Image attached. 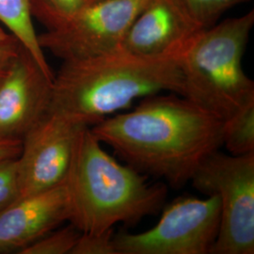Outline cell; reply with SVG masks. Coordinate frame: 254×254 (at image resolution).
Masks as SVG:
<instances>
[{"mask_svg": "<svg viewBox=\"0 0 254 254\" xmlns=\"http://www.w3.org/2000/svg\"><path fill=\"white\" fill-rule=\"evenodd\" d=\"M200 30L180 0H151L129 27L122 48L141 56L172 54Z\"/></svg>", "mask_w": 254, "mask_h": 254, "instance_id": "obj_11", "label": "cell"}, {"mask_svg": "<svg viewBox=\"0 0 254 254\" xmlns=\"http://www.w3.org/2000/svg\"><path fill=\"white\" fill-rule=\"evenodd\" d=\"M22 141L0 138V159L17 157L21 151Z\"/></svg>", "mask_w": 254, "mask_h": 254, "instance_id": "obj_20", "label": "cell"}, {"mask_svg": "<svg viewBox=\"0 0 254 254\" xmlns=\"http://www.w3.org/2000/svg\"><path fill=\"white\" fill-rule=\"evenodd\" d=\"M92 1H97V0H87V3H89V2H92Z\"/></svg>", "mask_w": 254, "mask_h": 254, "instance_id": "obj_22", "label": "cell"}, {"mask_svg": "<svg viewBox=\"0 0 254 254\" xmlns=\"http://www.w3.org/2000/svg\"><path fill=\"white\" fill-rule=\"evenodd\" d=\"M85 127L82 119L48 109L27 132L17 157L21 198L64 184Z\"/></svg>", "mask_w": 254, "mask_h": 254, "instance_id": "obj_8", "label": "cell"}, {"mask_svg": "<svg viewBox=\"0 0 254 254\" xmlns=\"http://www.w3.org/2000/svg\"><path fill=\"white\" fill-rule=\"evenodd\" d=\"M17 157L0 159V211L21 198Z\"/></svg>", "mask_w": 254, "mask_h": 254, "instance_id": "obj_17", "label": "cell"}, {"mask_svg": "<svg viewBox=\"0 0 254 254\" xmlns=\"http://www.w3.org/2000/svg\"><path fill=\"white\" fill-rule=\"evenodd\" d=\"M80 235L81 232L70 223L66 227L51 231L19 254H72Z\"/></svg>", "mask_w": 254, "mask_h": 254, "instance_id": "obj_15", "label": "cell"}, {"mask_svg": "<svg viewBox=\"0 0 254 254\" xmlns=\"http://www.w3.org/2000/svg\"><path fill=\"white\" fill-rule=\"evenodd\" d=\"M220 224L218 197H180L162 208L154 227L138 234L119 232L118 254H208Z\"/></svg>", "mask_w": 254, "mask_h": 254, "instance_id": "obj_6", "label": "cell"}, {"mask_svg": "<svg viewBox=\"0 0 254 254\" xmlns=\"http://www.w3.org/2000/svg\"><path fill=\"white\" fill-rule=\"evenodd\" d=\"M222 123L214 113L170 92L143 97L135 109L103 119L91 130L137 172L182 188L222 146Z\"/></svg>", "mask_w": 254, "mask_h": 254, "instance_id": "obj_1", "label": "cell"}, {"mask_svg": "<svg viewBox=\"0 0 254 254\" xmlns=\"http://www.w3.org/2000/svg\"><path fill=\"white\" fill-rule=\"evenodd\" d=\"M21 44L17 39H14L7 44H0V80L3 78L9 64L18 53Z\"/></svg>", "mask_w": 254, "mask_h": 254, "instance_id": "obj_19", "label": "cell"}, {"mask_svg": "<svg viewBox=\"0 0 254 254\" xmlns=\"http://www.w3.org/2000/svg\"><path fill=\"white\" fill-rule=\"evenodd\" d=\"M87 4V0H28L32 18L47 30L63 27Z\"/></svg>", "mask_w": 254, "mask_h": 254, "instance_id": "obj_14", "label": "cell"}, {"mask_svg": "<svg viewBox=\"0 0 254 254\" xmlns=\"http://www.w3.org/2000/svg\"><path fill=\"white\" fill-rule=\"evenodd\" d=\"M245 0H180L191 18L201 29L212 27L234 6Z\"/></svg>", "mask_w": 254, "mask_h": 254, "instance_id": "obj_16", "label": "cell"}, {"mask_svg": "<svg viewBox=\"0 0 254 254\" xmlns=\"http://www.w3.org/2000/svg\"><path fill=\"white\" fill-rule=\"evenodd\" d=\"M70 218L64 184L20 198L0 211V254L19 253Z\"/></svg>", "mask_w": 254, "mask_h": 254, "instance_id": "obj_10", "label": "cell"}, {"mask_svg": "<svg viewBox=\"0 0 254 254\" xmlns=\"http://www.w3.org/2000/svg\"><path fill=\"white\" fill-rule=\"evenodd\" d=\"M221 139L230 154H254V102L223 121Z\"/></svg>", "mask_w": 254, "mask_h": 254, "instance_id": "obj_13", "label": "cell"}, {"mask_svg": "<svg viewBox=\"0 0 254 254\" xmlns=\"http://www.w3.org/2000/svg\"><path fill=\"white\" fill-rule=\"evenodd\" d=\"M254 26V10L200 30L179 55L182 96L222 121L254 102V82L243 57Z\"/></svg>", "mask_w": 254, "mask_h": 254, "instance_id": "obj_4", "label": "cell"}, {"mask_svg": "<svg viewBox=\"0 0 254 254\" xmlns=\"http://www.w3.org/2000/svg\"><path fill=\"white\" fill-rule=\"evenodd\" d=\"M180 52L152 57L120 48L64 61L54 74L49 109L78 117L92 127L146 96L163 91L182 95Z\"/></svg>", "mask_w": 254, "mask_h": 254, "instance_id": "obj_2", "label": "cell"}, {"mask_svg": "<svg viewBox=\"0 0 254 254\" xmlns=\"http://www.w3.org/2000/svg\"><path fill=\"white\" fill-rule=\"evenodd\" d=\"M14 39L16 38L12 36L9 32H6L2 27H0V44H7L13 41Z\"/></svg>", "mask_w": 254, "mask_h": 254, "instance_id": "obj_21", "label": "cell"}, {"mask_svg": "<svg viewBox=\"0 0 254 254\" xmlns=\"http://www.w3.org/2000/svg\"><path fill=\"white\" fill-rule=\"evenodd\" d=\"M0 22L35 59L42 70L49 77L54 78V73L46 61L45 51L38 41L28 0H0Z\"/></svg>", "mask_w": 254, "mask_h": 254, "instance_id": "obj_12", "label": "cell"}, {"mask_svg": "<svg viewBox=\"0 0 254 254\" xmlns=\"http://www.w3.org/2000/svg\"><path fill=\"white\" fill-rule=\"evenodd\" d=\"M204 196L218 197L220 224L213 254H254V153L208 155L190 180Z\"/></svg>", "mask_w": 254, "mask_h": 254, "instance_id": "obj_5", "label": "cell"}, {"mask_svg": "<svg viewBox=\"0 0 254 254\" xmlns=\"http://www.w3.org/2000/svg\"><path fill=\"white\" fill-rule=\"evenodd\" d=\"M150 1L89 2L63 27L38 35L39 44L63 62L118 50L129 27Z\"/></svg>", "mask_w": 254, "mask_h": 254, "instance_id": "obj_7", "label": "cell"}, {"mask_svg": "<svg viewBox=\"0 0 254 254\" xmlns=\"http://www.w3.org/2000/svg\"><path fill=\"white\" fill-rule=\"evenodd\" d=\"M52 82L21 46L0 80V138L22 141L50 108Z\"/></svg>", "mask_w": 254, "mask_h": 254, "instance_id": "obj_9", "label": "cell"}, {"mask_svg": "<svg viewBox=\"0 0 254 254\" xmlns=\"http://www.w3.org/2000/svg\"><path fill=\"white\" fill-rule=\"evenodd\" d=\"M70 201L69 222L81 233H102L124 223L133 225L156 215L168 190L151 184L145 174L119 162L91 132L81 130L65 180Z\"/></svg>", "mask_w": 254, "mask_h": 254, "instance_id": "obj_3", "label": "cell"}, {"mask_svg": "<svg viewBox=\"0 0 254 254\" xmlns=\"http://www.w3.org/2000/svg\"><path fill=\"white\" fill-rule=\"evenodd\" d=\"M114 229L102 233H81L72 254H118L113 241Z\"/></svg>", "mask_w": 254, "mask_h": 254, "instance_id": "obj_18", "label": "cell"}]
</instances>
